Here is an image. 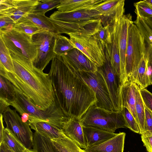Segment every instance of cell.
<instances>
[{"label":"cell","mask_w":152,"mask_h":152,"mask_svg":"<svg viewBox=\"0 0 152 152\" xmlns=\"http://www.w3.org/2000/svg\"><path fill=\"white\" fill-rule=\"evenodd\" d=\"M3 141L14 152H23L26 148L12 132L6 128L4 130Z\"/></svg>","instance_id":"obj_29"},{"label":"cell","mask_w":152,"mask_h":152,"mask_svg":"<svg viewBox=\"0 0 152 152\" xmlns=\"http://www.w3.org/2000/svg\"><path fill=\"white\" fill-rule=\"evenodd\" d=\"M0 143H1L3 140V132L5 128L3 124V114H0Z\"/></svg>","instance_id":"obj_43"},{"label":"cell","mask_w":152,"mask_h":152,"mask_svg":"<svg viewBox=\"0 0 152 152\" xmlns=\"http://www.w3.org/2000/svg\"><path fill=\"white\" fill-rule=\"evenodd\" d=\"M13 28L31 36L41 30L35 25L19 22L15 24Z\"/></svg>","instance_id":"obj_37"},{"label":"cell","mask_w":152,"mask_h":152,"mask_svg":"<svg viewBox=\"0 0 152 152\" xmlns=\"http://www.w3.org/2000/svg\"><path fill=\"white\" fill-rule=\"evenodd\" d=\"M67 34L74 48L84 53L97 67L103 64L105 60V45L95 34L69 33Z\"/></svg>","instance_id":"obj_7"},{"label":"cell","mask_w":152,"mask_h":152,"mask_svg":"<svg viewBox=\"0 0 152 152\" xmlns=\"http://www.w3.org/2000/svg\"><path fill=\"white\" fill-rule=\"evenodd\" d=\"M14 21L7 16L0 17V32H3L14 28Z\"/></svg>","instance_id":"obj_40"},{"label":"cell","mask_w":152,"mask_h":152,"mask_svg":"<svg viewBox=\"0 0 152 152\" xmlns=\"http://www.w3.org/2000/svg\"><path fill=\"white\" fill-rule=\"evenodd\" d=\"M33 148L37 152H59L50 138L36 131L33 134Z\"/></svg>","instance_id":"obj_25"},{"label":"cell","mask_w":152,"mask_h":152,"mask_svg":"<svg viewBox=\"0 0 152 152\" xmlns=\"http://www.w3.org/2000/svg\"><path fill=\"white\" fill-rule=\"evenodd\" d=\"M93 7L70 12H63L57 11L54 12L50 18L67 22H77L100 19L101 15L94 9Z\"/></svg>","instance_id":"obj_16"},{"label":"cell","mask_w":152,"mask_h":152,"mask_svg":"<svg viewBox=\"0 0 152 152\" xmlns=\"http://www.w3.org/2000/svg\"><path fill=\"white\" fill-rule=\"evenodd\" d=\"M121 111L122 113L129 128L134 132L140 134L139 127L136 120L130 112L126 107H122Z\"/></svg>","instance_id":"obj_35"},{"label":"cell","mask_w":152,"mask_h":152,"mask_svg":"<svg viewBox=\"0 0 152 152\" xmlns=\"http://www.w3.org/2000/svg\"><path fill=\"white\" fill-rule=\"evenodd\" d=\"M0 152H14L3 141L0 143Z\"/></svg>","instance_id":"obj_44"},{"label":"cell","mask_w":152,"mask_h":152,"mask_svg":"<svg viewBox=\"0 0 152 152\" xmlns=\"http://www.w3.org/2000/svg\"><path fill=\"white\" fill-rule=\"evenodd\" d=\"M147 19L151 21H152V17L150 18Z\"/></svg>","instance_id":"obj_48"},{"label":"cell","mask_w":152,"mask_h":152,"mask_svg":"<svg viewBox=\"0 0 152 152\" xmlns=\"http://www.w3.org/2000/svg\"><path fill=\"white\" fill-rule=\"evenodd\" d=\"M6 128L10 130L27 149H32L33 134L29 124L23 122L16 110L8 107L3 114Z\"/></svg>","instance_id":"obj_10"},{"label":"cell","mask_w":152,"mask_h":152,"mask_svg":"<svg viewBox=\"0 0 152 152\" xmlns=\"http://www.w3.org/2000/svg\"><path fill=\"white\" fill-rule=\"evenodd\" d=\"M23 152H37L35 150L33 149H29L26 148Z\"/></svg>","instance_id":"obj_46"},{"label":"cell","mask_w":152,"mask_h":152,"mask_svg":"<svg viewBox=\"0 0 152 152\" xmlns=\"http://www.w3.org/2000/svg\"><path fill=\"white\" fill-rule=\"evenodd\" d=\"M14 88L15 99L9 103L21 115L23 122L28 124L33 122L44 121L62 129L69 118L64 113L56 101L47 110H41L37 108L15 86Z\"/></svg>","instance_id":"obj_3"},{"label":"cell","mask_w":152,"mask_h":152,"mask_svg":"<svg viewBox=\"0 0 152 152\" xmlns=\"http://www.w3.org/2000/svg\"><path fill=\"white\" fill-rule=\"evenodd\" d=\"M83 128L86 148L102 143L118 134L91 126H83Z\"/></svg>","instance_id":"obj_21"},{"label":"cell","mask_w":152,"mask_h":152,"mask_svg":"<svg viewBox=\"0 0 152 152\" xmlns=\"http://www.w3.org/2000/svg\"><path fill=\"white\" fill-rule=\"evenodd\" d=\"M10 105L7 101L3 98H0V114H3Z\"/></svg>","instance_id":"obj_42"},{"label":"cell","mask_w":152,"mask_h":152,"mask_svg":"<svg viewBox=\"0 0 152 152\" xmlns=\"http://www.w3.org/2000/svg\"><path fill=\"white\" fill-rule=\"evenodd\" d=\"M14 71L7 72L0 64V75L13 85L37 108L45 110L55 102L51 80L48 74L34 66L13 59Z\"/></svg>","instance_id":"obj_2"},{"label":"cell","mask_w":152,"mask_h":152,"mask_svg":"<svg viewBox=\"0 0 152 152\" xmlns=\"http://www.w3.org/2000/svg\"><path fill=\"white\" fill-rule=\"evenodd\" d=\"M140 91L145 105L152 113V93L145 88L140 89Z\"/></svg>","instance_id":"obj_39"},{"label":"cell","mask_w":152,"mask_h":152,"mask_svg":"<svg viewBox=\"0 0 152 152\" xmlns=\"http://www.w3.org/2000/svg\"><path fill=\"white\" fill-rule=\"evenodd\" d=\"M126 133L120 132L99 145L86 148L85 152H123Z\"/></svg>","instance_id":"obj_20"},{"label":"cell","mask_w":152,"mask_h":152,"mask_svg":"<svg viewBox=\"0 0 152 152\" xmlns=\"http://www.w3.org/2000/svg\"><path fill=\"white\" fill-rule=\"evenodd\" d=\"M78 71L95 72L97 67L84 53L74 48L61 55Z\"/></svg>","instance_id":"obj_19"},{"label":"cell","mask_w":152,"mask_h":152,"mask_svg":"<svg viewBox=\"0 0 152 152\" xmlns=\"http://www.w3.org/2000/svg\"><path fill=\"white\" fill-rule=\"evenodd\" d=\"M133 23L143 37L147 46L152 45V21L137 16Z\"/></svg>","instance_id":"obj_26"},{"label":"cell","mask_w":152,"mask_h":152,"mask_svg":"<svg viewBox=\"0 0 152 152\" xmlns=\"http://www.w3.org/2000/svg\"><path fill=\"white\" fill-rule=\"evenodd\" d=\"M104 0H61L56 7L58 11L63 12L74 11L92 7Z\"/></svg>","instance_id":"obj_22"},{"label":"cell","mask_w":152,"mask_h":152,"mask_svg":"<svg viewBox=\"0 0 152 152\" xmlns=\"http://www.w3.org/2000/svg\"><path fill=\"white\" fill-rule=\"evenodd\" d=\"M135 108L138 125L141 135L145 131V114L144 105L140 94V88L137 85L135 94Z\"/></svg>","instance_id":"obj_28"},{"label":"cell","mask_w":152,"mask_h":152,"mask_svg":"<svg viewBox=\"0 0 152 152\" xmlns=\"http://www.w3.org/2000/svg\"><path fill=\"white\" fill-rule=\"evenodd\" d=\"M112 25L102 26L95 34L97 38L104 45L110 44L112 42Z\"/></svg>","instance_id":"obj_36"},{"label":"cell","mask_w":152,"mask_h":152,"mask_svg":"<svg viewBox=\"0 0 152 152\" xmlns=\"http://www.w3.org/2000/svg\"><path fill=\"white\" fill-rule=\"evenodd\" d=\"M137 85L134 81L129 79L128 81L121 85L119 90V99L121 109L123 107L128 109L138 125L135 108V94Z\"/></svg>","instance_id":"obj_17"},{"label":"cell","mask_w":152,"mask_h":152,"mask_svg":"<svg viewBox=\"0 0 152 152\" xmlns=\"http://www.w3.org/2000/svg\"><path fill=\"white\" fill-rule=\"evenodd\" d=\"M39 0H1L0 17L7 16L16 23L31 13Z\"/></svg>","instance_id":"obj_11"},{"label":"cell","mask_w":152,"mask_h":152,"mask_svg":"<svg viewBox=\"0 0 152 152\" xmlns=\"http://www.w3.org/2000/svg\"><path fill=\"white\" fill-rule=\"evenodd\" d=\"M74 48L69 39L61 34H58L54 49L56 54L61 55L65 54Z\"/></svg>","instance_id":"obj_32"},{"label":"cell","mask_w":152,"mask_h":152,"mask_svg":"<svg viewBox=\"0 0 152 152\" xmlns=\"http://www.w3.org/2000/svg\"><path fill=\"white\" fill-rule=\"evenodd\" d=\"M0 98H3L9 102L14 100L15 91L12 83L5 77L0 75Z\"/></svg>","instance_id":"obj_30"},{"label":"cell","mask_w":152,"mask_h":152,"mask_svg":"<svg viewBox=\"0 0 152 152\" xmlns=\"http://www.w3.org/2000/svg\"><path fill=\"white\" fill-rule=\"evenodd\" d=\"M0 64L8 72L14 71V66L12 58L10 52L3 40L0 37Z\"/></svg>","instance_id":"obj_31"},{"label":"cell","mask_w":152,"mask_h":152,"mask_svg":"<svg viewBox=\"0 0 152 152\" xmlns=\"http://www.w3.org/2000/svg\"><path fill=\"white\" fill-rule=\"evenodd\" d=\"M80 120L83 126L92 127L112 132L119 128H127L121 111L108 110L95 104L88 110Z\"/></svg>","instance_id":"obj_5"},{"label":"cell","mask_w":152,"mask_h":152,"mask_svg":"<svg viewBox=\"0 0 152 152\" xmlns=\"http://www.w3.org/2000/svg\"><path fill=\"white\" fill-rule=\"evenodd\" d=\"M31 128L51 139H63L67 137L62 130L44 121L33 122L29 123Z\"/></svg>","instance_id":"obj_24"},{"label":"cell","mask_w":152,"mask_h":152,"mask_svg":"<svg viewBox=\"0 0 152 152\" xmlns=\"http://www.w3.org/2000/svg\"><path fill=\"white\" fill-rule=\"evenodd\" d=\"M147 1L152 4V0H147Z\"/></svg>","instance_id":"obj_47"},{"label":"cell","mask_w":152,"mask_h":152,"mask_svg":"<svg viewBox=\"0 0 152 152\" xmlns=\"http://www.w3.org/2000/svg\"><path fill=\"white\" fill-rule=\"evenodd\" d=\"M61 0H41L34 7L31 13L45 15L50 10L56 8L59 5Z\"/></svg>","instance_id":"obj_33"},{"label":"cell","mask_w":152,"mask_h":152,"mask_svg":"<svg viewBox=\"0 0 152 152\" xmlns=\"http://www.w3.org/2000/svg\"><path fill=\"white\" fill-rule=\"evenodd\" d=\"M134 5L137 16L146 19L152 17V4L147 0L135 3Z\"/></svg>","instance_id":"obj_34"},{"label":"cell","mask_w":152,"mask_h":152,"mask_svg":"<svg viewBox=\"0 0 152 152\" xmlns=\"http://www.w3.org/2000/svg\"><path fill=\"white\" fill-rule=\"evenodd\" d=\"M105 55V61L102 66L97 67V70L102 74L104 79L114 111H121L119 99V90L121 85L120 79L113 69L109 58Z\"/></svg>","instance_id":"obj_12"},{"label":"cell","mask_w":152,"mask_h":152,"mask_svg":"<svg viewBox=\"0 0 152 152\" xmlns=\"http://www.w3.org/2000/svg\"><path fill=\"white\" fill-rule=\"evenodd\" d=\"M51 141L59 152H85L69 138L51 139Z\"/></svg>","instance_id":"obj_27"},{"label":"cell","mask_w":152,"mask_h":152,"mask_svg":"<svg viewBox=\"0 0 152 152\" xmlns=\"http://www.w3.org/2000/svg\"><path fill=\"white\" fill-rule=\"evenodd\" d=\"M57 34L41 29L32 36L33 43L36 46L37 53L33 65L43 71L56 55L54 47Z\"/></svg>","instance_id":"obj_8"},{"label":"cell","mask_w":152,"mask_h":152,"mask_svg":"<svg viewBox=\"0 0 152 152\" xmlns=\"http://www.w3.org/2000/svg\"><path fill=\"white\" fill-rule=\"evenodd\" d=\"M148 61L146 53L141 59L135 71L129 79L134 81L140 89L145 88L151 85L148 74Z\"/></svg>","instance_id":"obj_23"},{"label":"cell","mask_w":152,"mask_h":152,"mask_svg":"<svg viewBox=\"0 0 152 152\" xmlns=\"http://www.w3.org/2000/svg\"><path fill=\"white\" fill-rule=\"evenodd\" d=\"M62 130L67 137L80 148L84 150L86 148L83 126L80 120L75 117H70L64 124Z\"/></svg>","instance_id":"obj_18"},{"label":"cell","mask_w":152,"mask_h":152,"mask_svg":"<svg viewBox=\"0 0 152 152\" xmlns=\"http://www.w3.org/2000/svg\"><path fill=\"white\" fill-rule=\"evenodd\" d=\"M146 53L144 39L133 22L128 29L125 71L126 79H130L142 57Z\"/></svg>","instance_id":"obj_6"},{"label":"cell","mask_w":152,"mask_h":152,"mask_svg":"<svg viewBox=\"0 0 152 152\" xmlns=\"http://www.w3.org/2000/svg\"><path fill=\"white\" fill-rule=\"evenodd\" d=\"M55 101L67 117L80 120L97 100L94 92L63 56L56 54L48 73Z\"/></svg>","instance_id":"obj_1"},{"label":"cell","mask_w":152,"mask_h":152,"mask_svg":"<svg viewBox=\"0 0 152 152\" xmlns=\"http://www.w3.org/2000/svg\"><path fill=\"white\" fill-rule=\"evenodd\" d=\"M144 106L145 114V131L141 135H152V113L145 105Z\"/></svg>","instance_id":"obj_38"},{"label":"cell","mask_w":152,"mask_h":152,"mask_svg":"<svg viewBox=\"0 0 152 152\" xmlns=\"http://www.w3.org/2000/svg\"><path fill=\"white\" fill-rule=\"evenodd\" d=\"M81 77L94 92L97 107L110 111H114L113 103L104 79L98 70L91 72L78 71Z\"/></svg>","instance_id":"obj_9"},{"label":"cell","mask_w":152,"mask_h":152,"mask_svg":"<svg viewBox=\"0 0 152 152\" xmlns=\"http://www.w3.org/2000/svg\"><path fill=\"white\" fill-rule=\"evenodd\" d=\"M0 37L9 50L12 59L24 64L33 65L37 53L32 36L13 28L0 32Z\"/></svg>","instance_id":"obj_4"},{"label":"cell","mask_w":152,"mask_h":152,"mask_svg":"<svg viewBox=\"0 0 152 152\" xmlns=\"http://www.w3.org/2000/svg\"><path fill=\"white\" fill-rule=\"evenodd\" d=\"M148 74L151 84L152 85V62L149 61L148 63Z\"/></svg>","instance_id":"obj_45"},{"label":"cell","mask_w":152,"mask_h":152,"mask_svg":"<svg viewBox=\"0 0 152 152\" xmlns=\"http://www.w3.org/2000/svg\"><path fill=\"white\" fill-rule=\"evenodd\" d=\"M132 22V16L130 14L124 15L120 22L118 42L121 60L120 82L121 84L128 81L126 79L125 71L126 53L128 27Z\"/></svg>","instance_id":"obj_14"},{"label":"cell","mask_w":152,"mask_h":152,"mask_svg":"<svg viewBox=\"0 0 152 152\" xmlns=\"http://www.w3.org/2000/svg\"><path fill=\"white\" fill-rule=\"evenodd\" d=\"M142 140L148 152H152V135H141Z\"/></svg>","instance_id":"obj_41"},{"label":"cell","mask_w":152,"mask_h":152,"mask_svg":"<svg viewBox=\"0 0 152 152\" xmlns=\"http://www.w3.org/2000/svg\"><path fill=\"white\" fill-rule=\"evenodd\" d=\"M121 19L112 28V42L105 45L104 53L109 58L112 66L119 77L121 76V60L119 46V34Z\"/></svg>","instance_id":"obj_15"},{"label":"cell","mask_w":152,"mask_h":152,"mask_svg":"<svg viewBox=\"0 0 152 152\" xmlns=\"http://www.w3.org/2000/svg\"><path fill=\"white\" fill-rule=\"evenodd\" d=\"M124 0H104L93 8L102 15L103 26L112 25L121 19L125 11Z\"/></svg>","instance_id":"obj_13"}]
</instances>
